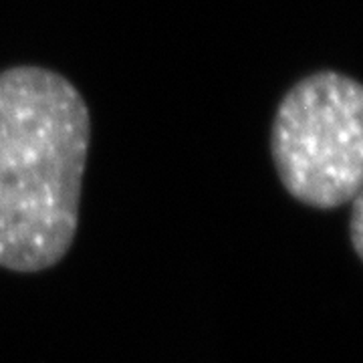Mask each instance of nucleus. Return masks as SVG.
Returning a JSON list of instances; mask_svg holds the SVG:
<instances>
[{"mask_svg": "<svg viewBox=\"0 0 363 363\" xmlns=\"http://www.w3.org/2000/svg\"><path fill=\"white\" fill-rule=\"evenodd\" d=\"M91 142L89 107L43 67L0 73V267L39 272L69 252Z\"/></svg>", "mask_w": 363, "mask_h": 363, "instance_id": "f257e3e1", "label": "nucleus"}, {"mask_svg": "<svg viewBox=\"0 0 363 363\" xmlns=\"http://www.w3.org/2000/svg\"><path fill=\"white\" fill-rule=\"evenodd\" d=\"M271 154L285 190L313 208H337L363 188V83L335 71L301 79L281 99Z\"/></svg>", "mask_w": 363, "mask_h": 363, "instance_id": "f03ea898", "label": "nucleus"}, {"mask_svg": "<svg viewBox=\"0 0 363 363\" xmlns=\"http://www.w3.org/2000/svg\"><path fill=\"white\" fill-rule=\"evenodd\" d=\"M351 242L355 252L363 260V188L351 200V222H350Z\"/></svg>", "mask_w": 363, "mask_h": 363, "instance_id": "7ed1b4c3", "label": "nucleus"}]
</instances>
